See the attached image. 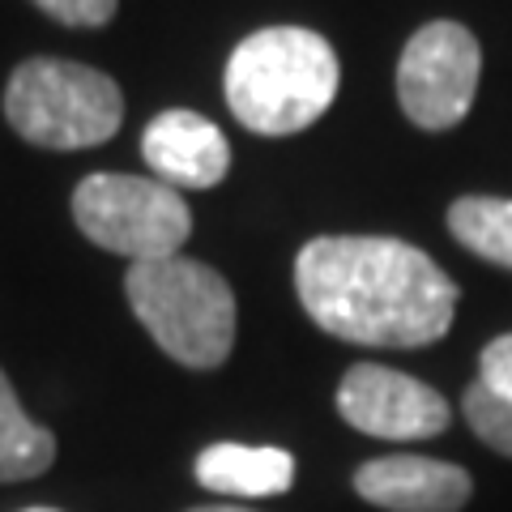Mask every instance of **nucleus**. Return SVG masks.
<instances>
[{"mask_svg":"<svg viewBox=\"0 0 512 512\" xmlns=\"http://www.w3.org/2000/svg\"><path fill=\"white\" fill-rule=\"evenodd\" d=\"M295 295L316 329L372 350L448 338L461 299L423 248L393 235H316L295 256Z\"/></svg>","mask_w":512,"mask_h":512,"instance_id":"obj_1","label":"nucleus"},{"mask_svg":"<svg viewBox=\"0 0 512 512\" xmlns=\"http://www.w3.org/2000/svg\"><path fill=\"white\" fill-rule=\"evenodd\" d=\"M342 64L308 26H265L227 60V107L248 133L291 137L312 128L338 99Z\"/></svg>","mask_w":512,"mask_h":512,"instance_id":"obj_2","label":"nucleus"},{"mask_svg":"<svg viewBox=\"0 0 512 512\" xmlns=\"http://www.w3.org/2000/svg\"><path fill=\"white\" fill-rule=\"evenodd\" d=\"M124 295L167 359L192 372H214L231 359L239 303L231 282L192 256L128 265Z\"/></svg>","mask_w":512,"mask_h":512,"instance_id":"obj_3","label":"nucleus"},{"mask_svg":"<svg viewBox=\"0 0 512 512\" xmlns=\"http://www.w3.org/2000/svg\"><path fill=\"white\" fill-rule=\"evenodd\" d=\"M5 120L39 150H90L120 133L124 94L90 64L35 56L9 77Z\"/></svg>","mask_w":512,"mask_h":512,"instance_id":"obj_4","label":"nucleus"},{"mask_svg":"<svg viewBox=\"0 0 512 512\" xmlns=\"http://www.w3.org/2000/svg\"><path fill=\"white\" fill-rule=\"evenodd\" d=\"M73 222L90 244L116 256L141 261H167L180 256L192 235V214L184 197L146 175L99 171L86 175L73 192Z\"/></svg>","mask_w":512,"mask_h":512,"instance_id":"obj_5","label":"nucleus"},{"mask_svg":"<svg viewBox=\"0 0 512 512\" xmlns=\"http://www.w3.org/2000/svg\"><path fill=\"white\" fill-rule=\"evenodd\" d=\"M478 73H483V52L470 30L444 18L427 22L423 30H414L397 60V103L406 120L427 133H444L470 116Z\"/></svg>","mask_w":512,"mask_h":512,"instance_id":"obj_6","label":"nucleus"},{"mask_svg":"<svg viewBox=\"0 0 512 512\" xmlns=\"http://www.w3.org/2000/svg\"><path fill=\"white\" fill-rule=\"evenodd\" d=\"M333 402H338L346 427L397 444L444 436L448 423H453V410L431 384L393 372L384 363H355L342 376Z\"/></svg>","mask_w":512,"mask_h":512,"instance_id":"obj_7","label":"nucleus"},{"mask_svg":"<svg viewBox=\"0 0 512 512\" xmlns=\"http://www.w3.org/2000/svg\"><path fill=\"white\" fill-rule=\"evenodd\" d=\"M355 495L384 512H461L474 500V478L457 461L389 453L355 470Z\"/></svg>","mask_w":512,"mask_h":512,"instance_id":"obj_8","label":"nucleus"},{"mask_svg":"<svg viewBox=\"0 0 512 512\" xmlns=\"http://www.w3.org/2000/svg\"><path fill=\"white\" fill-rule=\"evenodd\" d=\"M141 158L167 188H214L231 171V146L214 120L197 111H163L141 133Z\"/></svg>","mask_w":512,"mask_h":512,"instance_id":"obj_9","label":"nucleus"},{"mask_svg":"<svg viewBox=\"0 0 512 512\" xmlns=\"http://www.w3.org/2000/svg\"><path fill=\"white\" fill-rule=\"evenodd\" d=\"M197 483L214 495H231V500H265V495H282L295 483V457L274 444H235L222 440L210 444L197 457Z\"/></svg>","mask_w":512,"mask_h":512,"instance_id":"obj_10","label":"nucleus"},{"mask_svg":"<svg viewBox=\"0 0 512 512\" xmlns=\"http://www.w3.org/2000/svg\"><path fill=\"white\" fill-rule=\"evenodd\" d=\"M56 461V436L22 410L9 376L0 372V483L39 478Z\"/></svg>","mask_w":512,"mask_h":512,"instance_id":"obj_11","label":"nucleus"},{"mask_svg":"<svg viewBox=\"0 0 512 512\" xmlns=\"http://www.w3.org/2000/svg\"><path fill=\"white\" fill-rule=\"evenodd\" d=\"M448 231L461 248L483 261L512 269V201L508 197H461L448 205Z\"/></svg>","mask_w":512,"mask_h":512,"instance_id":"obj_12","label":"nucleus"},{"mask_svg":"<svg viewBox=\"0 0 512 512\" xmlns=\"http://www.w3.org/2000/svg\"><path fill=\"white\" fill-rule=\"evenodd\" d=\"M461 414H466L470 431L491 448V453L512 461V402L495 397L491 389H483V384L474 380L466 389V397H461Z\"/></svg>","mask_w":512,"mask_h":512,"instance_id":"obj_13","label":"nucleus"},{"mask_svg":"<svg viewBox=\"0 0 512 512\" xmlns=\"http://www.w3.org/2000/svg\"><path fill=\"white\" fill-rule=\"evenodd\" d=\"M478 384L512 402V333L483 346V355H478Z\"/></svg>","mask_w":512,"mask_h":512,"instance_id":"obj_14","label":"nucleus"},{"mask_svg":"<svg viewBox=\"0 0 512 512\" xmlns=\"http://www.w3.org/2000/svg\"><path fill=\"white\" fill-rule=\"evenodd\" d=\"M35 5L64 26H107L120 0H35Z\"/></svg>","mask_w":512,"mask_h":512,"instance_id":"obj_15","label":"nucleus"},{"mask_svg":"<svg viewBox=\"0 0 512 512\" xmlns=\"http://www.w3.org/2000/svg\"><path fill=\"white\" fill-rule=\"evenodd\" d=\"M188 512H256V508H244V504H201V508H188Z\"/></svg>","mask_w":512,"mask_h":512,"instance_id":"obj_16","label":"nucleus"},{"mask_svg":"<svg viewBox=\"0 0 512 512\" xmlns=\"http://www.w3.org/2000/svg\"><path fill=\"white\" fill-rule=\"evenodd\" d=\"M22 512H60V508H22Z\"/></svg>","mask_w":512,"mask_h":512,"instance_id":"obj_17","label":"nucleus"}]
</instances>
